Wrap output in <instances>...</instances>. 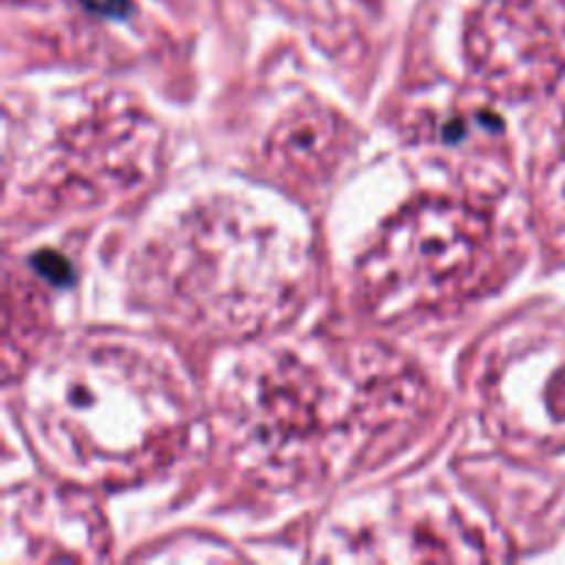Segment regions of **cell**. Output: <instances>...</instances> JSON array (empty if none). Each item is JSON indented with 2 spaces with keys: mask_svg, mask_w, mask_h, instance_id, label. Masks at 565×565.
Listing matches in <instances>:
<instances>
[{
  "mask_svg": "<svg viewBox=\"0 0 565 565\" xmlns=\"http://www.w3.org/2000/svg\"><path fill=\"white\" fill-rule=\"evenodd\" d=\"M425 406L423 379L395 353L315 342L246 364L226 386L221 417L243 469L292 489L370 467Z\"/></svg>",
  "mask_w": 565,
  "mask_h": 565,
  "instance_id": "1",
  "label": "cell"
},
{
  "mask_svg": "<svg viewBox=\"0 0 565 565\" xmlns=\"http://www.w3.org/2000/svg\"><path fill=\"white\" fill-rule=\"evenodd\" d=\"M307 279V246L235 199H213L174 221L136 270L149 307L210 337L276 329L298 309Z\"/></svg>",
  "mask_w": 565,
  "mask_h": 565,
  "instance_id": "2",
  "label": "cell"
},
{
  "mask_svg": "<svg viewBox=\"0 0 565 565\" xmlns=\"http://www.w3.org/2000/svg\"><path fill=\"white\" fill-rule=\"evenodd\" d=\"M188 417L180 375L132 342H83L33 386L44 450L70 475L125 480L174 450Z\"/></svg>",
  "mask_w": 565,
  "mask_h": 565,
  "instance_id": "3",
  "label": "cell"
},
{
  "mask_svg": "<svg viewBox=\"0 0 565 565\" xmlns=\"http://www.w3.org/2000/svg\"><path fill=\"white\" fill-rule=\"evenodd\" d=\"M500 243L486 210L423 199L403 210L359 268L364 307L384 320L430 312L486 290Z\"/></svg>",
  "mask_w": 565,
  "mask_h": 565,
  "instance_id": "4",
  "label": "cell"
},
{
  "mask_svg": "<svg viewBox=\"0 0 565 565\" xmlns=\"http://www.w3.org/2000/svg\"><path fill=\"white\" fill-rule=\"evenodd\" d=\"M483 395L505 436L533 447H565V329L519 337L497 351Z\"/></svg>",
  "mask_w": 565,
  "mask_h": 565,
  "instance_id": "5",
  "label": "cell"
},
{
  "mask_svg": "<svg viewBox=\"0 0 565 565\" xmlns=\"http://www.w3.org/2000/svg\"><path fill=\"white\" fill-rule=\"evenodd\" d=\"M152 143L149 121H138L136 114L81 119V127H72L53 143V171L39 182V191H47L44 204H92L108 196L110 188L136 185L141 149Z\"/></svg>",
  "mask_w": 565,
  "mask_h": 565,
  "instance_id": "6",
  "label": "cell"
},
{
  "mask_svg": "<svg viewBox=\"0 0 565 565\" xmlns=\"http://www.w3.org/2000/svg\"><path fill=\"white\" fill-rule=\"evenodd\" d=\"M348 147L345 125L331 110L301 105L279 121L268 138L270 171L290 185H318L331 174Z\"/></svg>",
  "mask_w": 565,
  "mask_h": 565,
  "instance_id": "7",
  "label": "cell"
},
{
  "mask_svg": "<svg viewBox=\"0 0 565 565\" xmlns=\"http://www.w3.org/2000/svg\"><path fill=\"white\" fill-rule=\"evenodd\" d=\"M81 3L86 6L92 14L114 17V20H119V17H125L127 11H130V0H81Z\"/></svg>",
  "mask_w": 565,
  "mask_h": 565,
  "instance_id": "8",
  "label": "cell"
},
{
  "mask_svg": "<svg viewBox=\"0 0 565 565\" xmlns=\"http://www.w3.org/2000/svg\"><path fill=\"white\" fill-rule=\"evenodd\" d=\"M555 202L561 207L563 224H565V147L561 160H557V171H555Z\"/></svg>",
  "mask_w": 565,
  "mask_h": 565,
  "instance_id": "9",
  "label": "cell"
}]
</instances>
